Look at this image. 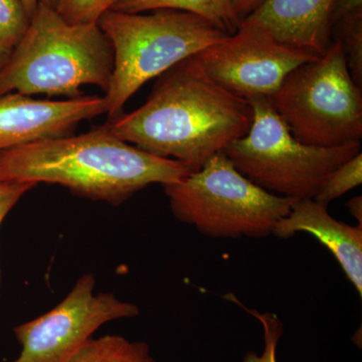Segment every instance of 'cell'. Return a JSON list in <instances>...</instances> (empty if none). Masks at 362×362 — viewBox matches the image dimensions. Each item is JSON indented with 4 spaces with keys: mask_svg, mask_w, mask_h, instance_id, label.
I'll use <instances>...</instances> for the list:
<instances>
[{
    "mask_svg": "<svg viewBox=\"0 0 362 362\" xmlns=\"http://www.w3.org/2000/svg\"><path fill=\"white\" fill-rule=\"evenodd\" d=\"M252 119L251 103L209 77L195 54L159 76L141 107L106 125L123 141L194 173L246 135Z\"/></svg>",
    "mask_w": 362,
    "mask_h": 362,
    "instance_id": "cell-1",
    "label": "cell"
},
{
    "mask_svg": "<svg viewBox=\"0 0 362 362\" xmlns=\"http://www.w3.org/2000/svg\"><path fill=\"white\" fill-rule=\"evenodd\" d=\"M192 171L117 137L104 125L0 151V182L49 183L71 194L120 206L151 185L178 182Z\"/></svg>",
    "mask_w": 362,
    "mask_h": 362,
    "instance_id": "cell-2",
    "label": "cell"
},
{
    "mask_svg": "<svg viewBox=\"0 0 362 362\" xmlns=\"http://www.w3.org/2000/svg\"><path fill=\"white\" fill-rule=\"evenodd\" d=\"M114 70L110 40L98 23L71 25L54 7L40 4L0 70V97L11 93L74 99L94 85L106 94Z\"/></svg>",
    "mask_w": 362,
    "mask_h": 362,
    "instance_id": "cell-3",
    "label": "cell"
},
{
    "mask_svg": "<svg viewBox=\"0 0 362 362\" xmlns=\"http://www.w3.org/2000/svg\"><path fill=\"white\" fill-rule=\"evenodd\" d=\"M98 25L114 52L111 85L104 96L109 120L123 114L145 83L228 37L202 16L175 9L149 14L109 11Z\"/></svg>",
    "mask_w": 362,
    "mask_h": 362,
    "instance_id": "cell-4",
    "label": "cell"
},
{
    "mask_svg": "<svg viewBox=\"0 0 362 362\" xmlns=\"http://www.w3.org/2000/svg\"><path fill=\"white\" fill-rule=\"evenodd\" d=\"M163 188L175 218L211 238L270 235L295 201L252 183L237 170L225 152Z\"/></svg>",
    "mask_w": 362,
    "mask_h": 362,
    "instance_id": "cell-5",
    "label": "cell"
},
{
    "mask_svg": "<svg viewBox=\"0 0 362 362\" xmlns=\"http://www.w3.org/2000/svg\"><path fill=\"white\" fill-rule=\"evenodd\" d=\"M249 102L254 111L251 128L223 152L238 171L271 194L315 199L330 173L361 152V142L337 147L303 144L288 129L270 100Z\"/></svg>",
    "mask_w": 362,
    "mask_h": 362,
    "instance_id": "cell-6",
    "label": "cell"
},
{
    "mask_svg": "<svg viewBox=\"0 0 362 362\" xmlns=\"http://www.w3.org/2000/svg\"><path fill=\"white\" fill-rule=\"evenodd\" d=\"M298 141L317 147L361 142L362 88L354 82L340 45L298 66L270 98Z\"/></svg>",
    "mask_w": 362,
    "mask_h": 362,
    "instance_id": "cell-7",
    "label": "cell"
},
{
    "mask_svg": "<svg viewBox=\"0 0 362 362\" xmlns=\"http://www.w3.org/2000/svg\"><path fill=\"white\" fill-rule=\"evenodd\" d=\"M95 286V276L85 274L51 311L16 326L21 351L13 362H69L104 324L139 315L135 304L96 294Z\"/></svg>",
    "mask_w": 362,
    "mask_h": 362,
    "instance_id": "cell-8",
    "label": "cell"
},
{
    "mask_svg": "<svg viewBox=\"0 0 362 362\" xmlns=\"http://www.w3.org/2000/svg\"><path fill=\"white\" fill-rule=\"evenodd\" d=\"M197 58L218 85L252 101L270 99L292 71L318 57L240 23L237 32L206 47Z\"/></svg>",
    "mask_w": 362,
    "mask_h": 362,
    "instance_id": "cell-9",
    "label": "cell"
},
{
    "mask_svg": "<svg viewBox=\"0 0 362 362\" xmlns=\"http://www.w3.org/2000/svg\"><path fill=\"white\" fill-rule=\"evenodd\" d=\"M104 97L39 100L11 93L0 97V151L71 135L81 122L106 114Z\"/></svg>",
    "mask_w": 362,
    "mask_h": 362,
    "instance_id": "cell-10",
    "label": "cell"
},
{
    "mask_svg": "<svg viewBox=\"0 0 362 362\" xmlns=\"http://www.w3.org/2000/svg\"><path fill=\"white\" fill-rule=\"evenodd\" d=\"M335 0H266L242 21L274 39L321 57L331 44L330 16Z\"/></svg>",
    "mask_w": 362,
    "mask_h": 362,
    "instance_id": "cell-11",
    "label": "cell"
},
{
    "mask_svg": "<svg viewBox=\"0 0 362 362\" xmlns=\"http://www.w3.org/2000/svg\"><path fill=\"white\" fill-rule=\"evenodd\" d=\"M328 206L314 199H295L290 213L274 226V235L282 239L298 233L315 237L337 259L347 279L362 295V225L337 221Z\"/></svg>",
    "mask_w": 362,
    "mask_h": 362,
    "instance_id": "cell-12",
    "label": "cell"
},
{
    "mask_svg": "<svg viewBox=\"0 0 362 362\" xmlns=\"http://www.w3.org/2000/svg\"><path fill=\"white\" fill-rule=\"evenodd\" d=\"M158 9H175L197 14L228 35L237 32L240 25L230 0H123L112 11L141 13Z\"/></svg>",
    "mask_w": 362,
    "mask_h": 362,
    "instance_id": "cell-13",
    "label": "cell"
},
{
    "mask_svg": "<svg viewBox=\"0 0 362 362\" xmlns=\"http://www.w3.org/2000/svg\"><path fill=\"white\" fill-rule=\"evenodd\" d=\"M69 362H156L149 345L120 335L90 338Z\"/></svg>",
    "mask_w": 362,
    "mask_h": 362,
    "instance_id": "cell-14",
    "label": "cell"
},
{
    "mask_svg": "<svg viewBox=\"0 0 362 362\" xmlns=\"http://www.w3.org/2000/svg\"><path fill=\"white\" fill-rule=\"evenodd\" d=\"M361 182L362 153L359 152L330 173L314 199L328 206L349 190L359 187Z\"/></svg>",
    "mask_w": 362,
    "mask_h": 362,
    "instance_id": "cell-15",
    "label": "cell"
},
{
    "mask_svg": "<svg viewBox=\"0 0 362 362\" xmlns=\"http://www.w3.org/2000/svg\"><path fill=\"white\" fill-rule=\"evenodd\" d=\"M123 0H58L56 11L71 25H95Z\"/></svg>",
    "mask_w": 362,
    "mask_h": 362,
    "instance_id": "cell-16",
    "label": "cell"
},
{
    "mask_svg": "<svg viewBox=\"0 0 362 362\" xmlns=\"http://www.w3.org/2000/svg\"><path fill=\"white\" fill-rule=\"evenodd\" d=\"M30 18L21 0H0V40L13 49L23 39Z\"/></svg>",
    "mask_w": 362,
    "mask_h": 362,
    "instance_id": "cell-17",
    "label": "cell"
},
{
    "mask_svg": "<svg viewBox=\"0 0 362 362\" xmlns=\"http://www.w3.org/2000/svg\"><path fill=\"white\" fill-rule=\"evenodd\" d=\"M259 320L264 326V338H265V349L263 354H258L251 352L245 356L243 362H278L277 347L279 338L282 333V326L277 319L272 315H258Z\"/></svg>",
    "mask_w": 362,
    "mask_h": 362,
    "instance_id": "cell-18",
    "label": "cell"
},
{
    "mask_svg": "<svg viewBox=\"0 0 362 362\" xmlns=\"http://www.w3.org/2000/svg\"><path fill=\"white\" fill-rule=\"evenodd\" d=\"M37 187L35 183L0 182V226L7 214L13 211L21 197ZM0 289H1V272H0Z\"/></svg>",
    "mask_w": 362,
    "mask_h": 362,
    "instance_id": "cell-19",
    "label": "cell"
},
{
    "mask_svg": "<svg viewBox=\"0 0 362 362\" xmlns=\"http://www.w3.org/2000/svg\"><path fill=\"white\" fill-rule=\"evenodd\" d=\"M266 0H230L233 11L240 23L256 11Z\"/></svg>",
    "mask_w": 362,
    "mask_h": 362,
    "instance_id": "cell-20",
    "label": "cell"
},
{
    "mask_svg": "<svg viewBox=\"0 0 362 362\" xmlns=\"http://www.w3.org/2000/svg\"><path fill=\"white\" fill-rule=\"evenodd\" d=\"M21 1H23V6H25L26 13L30 16V18H32L33 13L37 11V6L40 4H45V6L56 8L57 4H58V0H21Z\"/></svg>",
    "mask_w": 362,
    "mask_h": 362,
    "instance_id": "cell-21",
    "label": "cell"
},
{
    "mask_svg": "<svg viewBox=\"0 0 362 362\" xmlns=\"http://www.w3.org/2000/svg\"><path fill=\"white\" fill-rule=\"evenodd\" d=\"M349 211L357 221H359V223L362 225V197L361 195L359 197H354L350 199L346 204Z\"/></svg>",
    "mask_w": 362,
    "mask_h": 362,
    "instance_id": "cell-22",
    "label": "cell"
},
{
    "mask_svg": "<svg viewBox=\"0 0 362 362\" xmlns=\"http://www.w3.org/2000/svg\"><path fill=\"white\" fill-rule=\"evenodd\" d=\"M11 52H13V49L0 40V70L8 61Z\"/></svg>",
    "mask_w": 362,
    "mask_h": 362,
    "instance_id": "cell-23",
    "label": "cell"
}]
</instances>
